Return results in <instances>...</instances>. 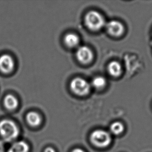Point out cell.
I'll list each match as a JSON object with an SVG mask.
<instances>
[{
    "instance_id": "cell-17",
    "label": "cell",
    "mask_w": 152,
    "mask_h": 152,
    "mask_svg": "<svg viewBox=\"0 0 152 152\" xmlns=\"http://www.w3.org/2000/svg\"><path fill=\"white\" fill-rule=\"evenodd\" d=\"M72 152H85L82 149L80 148H77L74 149L73 150Z\"/></svg>"
},
{
    "instance_id": "cell-5",
    "label": "cell",
    "mask_w": 152,
    "mask_h": 152,
    "mask_svg": "<svg viewBox=\"0 0 152 152\" xmlns=\"http://www.w3.org/2000/svg\"><path fill=\"white\" fill-rule=\"evenodd\" d=\"M76 58L82 64H88L93 59V53L89 48L82 46L78 48L76 53Z\"/></svg>"
},
{
    "instance_id": "cell-13",
    "label": "cell",
    "mask_w": 152,
    "mask_h": 152,
    "mask_svg": "<svg viewBox=\"0 0 152 152\" xmlns=\"http://www.w3.org/2000/svg\"><path fill=\"white\" fill-rule=\"evenodd\" d=\"M107 84V81L104 77L102 76H97L93 79L91 85L95 88L98 89L104 88Z\"/></svg>"
},
{
    "instance_id": "cell-11",
    "label": "cell",
    "mask_w": 152,
    "mask_h": 152,
    "mask_svg": "<svg viewBox=\"0 0 152 152\" xmlns=\"http://www.w3.org/2000/svg\"><path fill=\"white\" fill-rule=\"evenodd\" d=\"M107 69L109 73L114 77L120 76L122 73V66L121 64L118 62L116 61L110 62Z\"/></svg>"
},
{
    "instance_id": "cell-1",
    "label": "cell",
    "mask_w": 152,
    "mask_h": 152,
    "mask_svg": "<svg viewBox=\"0 0 152 152\" xmlns=\"http://www.w3.org/2000/svg\"><path fill=\"white\" fill-rule=\"evenodd\" d=\"M19 134L18 127L12 120L5 119L0 121V136L5 141H12L17 138Z\"/></svg>"
},
{
    "instance_id": "cell-7",
    "label": "cell",
    "mask_w": 152,
    "mask_h": 152,
    "mask_svg": "<svg viewBox=\"0 0 152 152\" xmlns=\"http://www.w3.org/2000/svg\"><path fill=\"white\" fill-rule=\"evenodd\" d=\"M14 68V61L12 57L7 54L0 56V70L4 73L12 72Z\"/></svg>"
},
{
    "instance_id": "cell-12",
    "label": "cell",
    "mask_w": 152,
    "mask_h": 152,
    "mask_svg": "<svg viewBox=\"0 0 152 152\" xmlns=\"http://www.w3.org/2000/svg\"><path fill=\"white\" fill-rule=\"evenodd\" d=\"M4 104L6 109L12 111L18 106V101L14 96L8 95L4 98Z\"/></svg>"
},
{
    "instance_id": "cell-6",
    "label": "cell",
    "mask_w": 152,
    "mask_h": 152,
    "mask_svg": "<svg viewBox=\"0 0 152 152\" xmlns=\"http://www.w3.org/2000/svg\"><path fill=\"white\" fill-rule=\"evenodd\" d=\"M105 27L108 33L114 37L121 36L124 31L123 25L118 21H110L105 24Z\"/></svg>"
},
{
    "instance_id": "cell-10",
    "label": "cell",
    "mask_w": 152,
    "mask_h": 152,
    "mask_svg": "<svg viewBox=\"0 0 152 152\" xmlns=\"http://www.w3.org/2000/svg\"><path fill=\"white\" fill-rule=\"evenodd\" d=\"M29 146L24 141H19L15 142L10 147L8 152H28Z\"/></svg>"
},
{
    "instance_id": "cell-2",
    "label": "cell",
    "mask_w": 152,
    "mask_h": 152,
    "mask_svg": "<svg viewBox=\"0 0 152 152\" xmlns=\"http://www.w3.org/2000/svg\"><path fill=\"white\" fill-rule=\"evenodd\" d=\"M86 27L93 31H98L105 26V21L102 15L98 12L91 10L87 12L84 19Z\"/></svg>"
},
{
    "instance_id": "cell-16",
    "label": "cell",
    "mask_w": 152,
    "mask_h": 152,
    "mask_svg": "<svg viewBox=\"0 0 152 152\" xmlns=\"http://www.w3.org/2000/svg\"><path fill=\"white\" fill-rule=\"evenodd\" d=\"M44 152H56L53 148H51L50 147H48V148H46Z\"/></svg>"
},
{
    "instance_id": "cell-3",
    "label": "cell",
    "mask_w": 152,
    "mask_h": 152,
    "mask_svg": "<svg viewBox=\"0 0 152 152\" xmlns=\"http://www.w3.org/2000/svg\"><path fill=\"white\" fill-rule=\"evenodd\" d=\"M90 138L92 143L99 148H105L111 143V135L104 130L97 129L94 131L91 134Z\"/></svg>"
},
{
    "instance_id": "cell-4",
    "label": "cell",
    "mask_w": 152,
    "mask_h": 152,
    "mask_svg": "<svg viewBox=\"0 0 152 152\" xmlns=\"http://www.w3.org/2000/svg\"><path fill=\"white\" fill-rule=\"evenodd\" d=\"M70 88L76 95L84 96L88 94L91 89V85L86 80L80 77H76L71 80Z\"/></svg>"
},
{
    "instance_id": "cell-9",
    "label": "cell",
    "mask_w": 152,
    "mask_h": 152,
    "mask_svg": "<svg viewBox=\"0 0 152 152\" xmlns=\"http://www.w3.org/2000/svg\"><path fill=\"white\" fill-rule=\"evenodd\" d=\"M27 123L32 127H37L39 125L42 121L41 116L35 112H30L26 116Z\"/></svg>"
},
{
    "instance_id": "cell-14",
    "label": "cell",
    "mask_w": 152,
    "mask_h": 152,
    "mask_svg": "<svg viewBox=\"0 0 152 152\" xmlns=\"http://www.w3.org/2000/svg\"><path fill=\"white\" fill-rule=\"evenodd\" d=\"M124 125L123 124L119 121H115L111 124L110 130L112 134L115 135H118L123 132Z\"/></svg>"
},
{
    "instance_id": "cell-8",
    "label": "cell",
    "mask_w": 152,
    "mask_h": 152,
    "mask_svg": "<svg viewBox=\"0 0 152 152\" xmlns=\"http://www.w3.org/2000/svg\"><path fill=\"white\" fill-rule=\"evenodd\" d=\"M64 42L69 48H76L80 43V38L75 33H68L64 36Z\"/></svg>"
},
{
    "instance_id": "cell-15",
    "label": "cell",
    "mask_w": 152,
    "mask_h": 152,
    "mask_svg": "<svg viewBox=\"0 0 152 152\" xmlns=\"http://www.w3.org/2000/svg\"><path fill=\"white\" fill-rule=\"evenodd\" d=\"M0 152H4V143L0 140Z\"/></svg>"
}]
</instances>
